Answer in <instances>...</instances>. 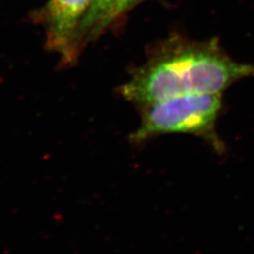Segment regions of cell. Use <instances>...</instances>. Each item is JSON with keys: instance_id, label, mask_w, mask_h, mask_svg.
I'll list each match as a JSON object with an SVG mask.
<instances>
[{"instance_id": "3957f363", "label": "cell", "mask_w": 254, "mask_h": 254, "mask_svg": "<svg viewBox=\"0 0 254 254\" xmlns=\"http://www.w3.org/2000/svg\"><path fill=\"white\" fill-rule=\"evenodd\" d=\"M94 0H49L44 10L48 46L67 61L76 55L75 38Z\"/></svg>"}, {"instance_id": "277c9868", "label": "cell", "mask_w": 254, "mask_h": 254, "mask_svg": "<svg viewBox=\"0 0 254 254\" xmlns=\"http://www.w3.org/2000/svg\"><path fill=\"white\" fill-rule=\"evenodd\" d=\"M122 0H94L91 9L88 11L81 25L78 28L74 51H77L92 38L100 34L101 31L106 28L109 23L118 16V9Z\"/></svg>"}, {"instance_id": "6da1fadb", "label": "cell", "mask_w": 254, "mask_h": 254, "mask_svg": "<svg viewBox=\"0 0 254 254\" xmlns=\"http://www.w3.org/2000/svg\"><path fill=\"white\" fill-rule=\"evenodd\" d=\"M254 69L223 54L215 44L179 43L162 49L122 87L140 106L188 94L221 93Z\"/></svg>"}, {"instance_id": "7a4b0ae2", "label": "cell", "mask_w": 254, "mask_h": 254, "mask_svg": "<svg viewBox=\"0 0 254 254\" xmlns=\"http://www.w3.org/2000/svg\"><path fill=\"white\" fill-rule=\"evenodd\" d=\"M220 108V93L188 94L155 102L144 107L141 125L131 140L141 143L165 134H190L205 138L221 151L215 132Z\"/></svg>"}, {"instance_id": "5b68a950", "label": "cell", "mask_w": 254, "mask_h": 254, "mask_svg": "<svg viewBox=\"0 0 254 254\" xmlns=\"http://www.w3.org/2000/svg\"><path fill=\"white\" fill-rule=\"evenodd\" d=\"M140 0H122L120 3L118 9V15L122 14L123 12L131 9L133 6H135L136 3H138Z\"/></svg>"}]
</instances>
